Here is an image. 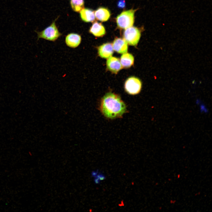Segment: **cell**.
<instances>
[{
	"mask_svg": "<svg viewBox=\"0 0 212 212\" xmlns=\"http://www.w3.org/2000/svg\"><path fill=\"white\" fill-rule=\"evenodd\" d=\"M142 87L140 80L138 78L132 77L128 78L125 84V91L129 94L135 95L140 92Z\"/></svg>",
	"mask_w": 212,
	"mask_h": 212,
	"instance_id": "5",
	"label": "cell"
},
{
	"mask_svg": "<svg viewBox=\"0 0 212 212\" xmlns=\"http://www.w3.org/2000/svg\"><path fill=\"white\" fill-rule=\"evenodd\" d=\"M106 65L108 69L115 74H117L122 68L119 59L113 57L108 58L107 61Z\"/></svg>",
	"mask_w": 212,
	"mask_h": 212,
	"instance_id": "7",
	"label": "cell"
},
{
	"mask_svg": "<svg viewBox=\"0 0 212 212\" xmlns=\"http://www.w3.org/2000/svg\"><path fill=\"white\" fill-rule=\"evenodd\" d=\"M120 61L122 67L125 68H129L133 64L134 58L131 54L126 53L123 54L121 56Z\"/></svg>",
	"mask_w": 212,
	"mask_h": 212,
	"instance_id": "13",
	"label": "cell"
},
{
	"mask_svg": "<svg viewBox=\"0 0 212 212\" xmlns=\"http://www.w3.org/2000/svg\"><path fill=\"white\" fill-rule=\"evenodd\" d=\"M112 45L110 43L104 44L98 48L99 56L104 58H107L111 56L113 53Z\"/></svg>",
	"mask_w": 212,
	"mask_h": 212,
	"instance_id": "8",
	"label": "cell"
},
{
	"mask_svg": "<svg viewBox=\"0 0 212 212\" xmlns=\"http://www.w3.org/2000/svg\"><path fill=\"white\" fill-rule=\"evenodd\" d=\"M136 10L132 9L122 12L116 17V23L118 27L126 29L132 26L134 21V14Z\"/></svg>",
	"mask_w": 212,
	"mask_h": 212,
	"instance_id": "2",
	"label": "cell"
},
{
	"mask_svg": "<svg viewBox=\"0 0 212 212\" xmlns=\"http://www.w3.org/2000/svg\"><path fill=\"white\" fill-rule=\"evenodd\" d=\"M97 172H93L92 173V175L93 176L95 177L96 176L97 174Z\"/></svg>",
	"mask_w": 212,
	"mask_h": 212,
	"instance_id": "17",
	"label": "cell"
},
{
	"mask_svg": "<svg viewBox=\"0 0 212 212\" xmlns=\"http://www.w3.org/2000/svg\"><path fill=\"white\" fill-rule=\"evenodd\" d=\"M100 180L99 178L96 177L95 179V183L96 184H99L100 182Z\"/></svg>",
	"mask_w": 212,
	"mask_h": 212,
	"instance_id": "16",
	"label": "cell"
},
{
	"mask_svg": "<svg viewBox=\"0 0 212 212\" xmlns=\"http://www.w3.org/2000/svg\"><path fill=\"white\" fill-rule=\"evenodd\" d=\"M90 33L96 37H101L105 34L104 27L101 23L95 21L94 22L89 30Z\"/></svg>",
	"mask_w": 212,
	"mask_h": 212,
	"instance_id": "10",
	"label": "cell"
},
{
	"mask_svg": "<svg viewBox=\"0 0 212 212\" xmlns=\"http://www.w3.org/2000/svg\"><path fill=\"white\" fill-rule=\"evenodd\" d=\"M112 45L113 49L119 53L124 54L127 53V43L124 39H115Z\"/></svg>",
	"mask_w": 212,
	"mask_h": 212,
	"instance_id": "9",
	"label": "cell"
},
{
	"mask_svg": "<svg viewBox=\"0 0 212 212\" xmlns=\"http://www.w3.org/2000/svg\"><path fill=\"white\" fill-rule=\"evenodd\" d=\"M81 19L86 22H92L95 20V13L92 10L87 8H83L80 12Z\"/></svg>",
	"mask_w": 212,
	"mask_h": 212,
	"instance_id": "12",
	"label": "cell"
},
{
	"mask_svg": "<svg viewBox=\"0 0 212 212\" xmlns=\"http://www.w3.org/2000/svg\"><path fill=\"white\" fill-rule=\"evenodd\" d=\"M99 109L105 117L110 119L122 117L127 112L126 104L120 97L111 92L107 93L102 98Z\"/></svg>",
	"mask_w": 212,
	"mask_h": 212,
	"instance_id": "1",
	"label": "cell"
},
{
	"mask_svg": "<svg viewBox=\"0 0 212 212\" xmlns=\"http://www.w3.org/2000/svg\"><path fill=\"white\" fill-rule=\"evenodd\" d=\"M55 20L48 27L41 32L36 31L37 34L38 39L42 38L54 42L62 35L59 32L56 24Z\"/></svg>",
	"mask_w": 212,
	"mask_h": 212,
	"instance_id": "3",
	"label": "cell"
},
{
	"mask_svg": "<svg viewBox=\"0 0 212 212\" xmlns=\"http://www.w3.org/2000/svg\"><path fill=\"white\" fill-rule=\"evenodd\" d=\"M70 3L72 10L76 12H80L84 8V0H70Z\"/></svg>",
	"mask_w": 212,
	"mask_h": 212,
	"instance_id": "14",
	"label": "cell"
},
{
	"mask_svg": "<svg viewBox=\"0 0 212 212\" xmlns=\"http://www.w3.org/2000/svg\"><path fill=\"white\" fill-rule=\"evenodd\" d=\"M141 36L140 31L131 26L125 29L123 33L124 39L129 45L135 46L138 43Z\"/></svg>",
	"mask_w": 212,
	"mask_h": 212,
	"instance_id": "4",
	"label": "cell"
},
{
	"mask_svg": "<svg viewBox=\"0 0 212 212\" xmlns=\"http://www.w3.org/2000/svg\"><path fill=\"white\" fill-rule=\"evenodd\" d=\"M117 6L118 8L123 9L125 6V0H119L117 2Z\"/></svg>",
	"mask_w": 212,
	"mask_h": 212,
	"instance_id": "15",
	"label": "cell"
},
{
	"mask_svg": "<svg viewBox=\"0 0 212 212\" xmlns=\"http://www.w3.org/2000/svg\"><path fill=\"white\" fill-rule=\"evenodd\" d=\"M110 14L109 10L103 7L99 8L95 12V17L97 19L102 21L108 20L110 17Z\"/></svg>",
	"mask_w": 212,
	"mask_h": 212,
	"instance_id": "11",
	"label": "cell"
},
{
	"mask_svg": "<svg viewBox=\"0 0 212 212\" xmlns=\"http://www.w3.org/2000/svg\"><path fill=\"white\" fill-rule=\"evenodd\" d=\"M81 40V37L80 35L76 33H71L66 36L65 42L68 47L75 48L80 45Z\"/></svg>",
	"mask_w": 212,
	"mask_h": 212,
	"instance_id": "6",
	"label": "cell"
}]
</instances>
